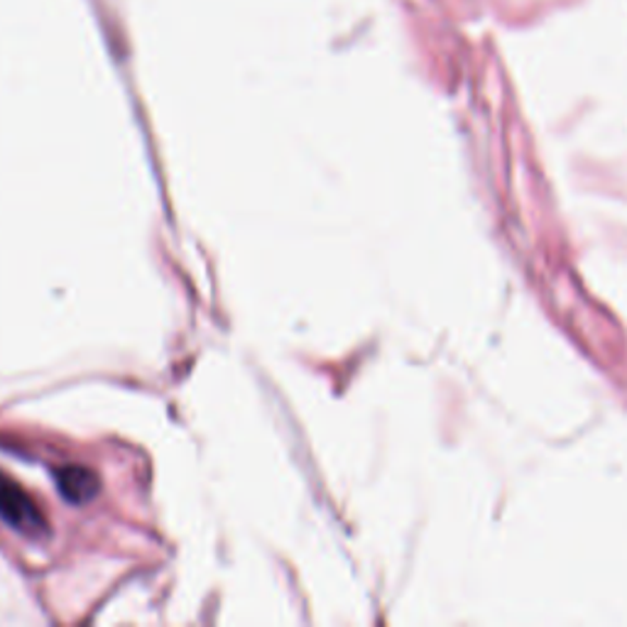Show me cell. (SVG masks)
<instances>
[{
	"instance_id": "cell-1",
	"label": "cell",
	"mask_w": 627,
	"mask_h": 627,
	"mask_svg": "<svg viewBox=\"0 0 627 627\" xmlns=\"http://www.w3.org/2000/svg\"><path fill=\"white\" fill-rule=\"evenodd\" d=\"M0 517L21 532H42L47 527L45 515L35 500L15 484V480L0 476Z\"/></svg>"
},
{
	"instance_id": "cell-2",
	"label": "cell",
	"mask_w": 627,
	"mask_h": 627,
	"mask_svg": "<svg viewBox=\"0 0 627 627\" xmlns=\"http://www.w3.org/2000/svg\"><path fill=\"white\" fill-rule=\"evenodd\" d=\"M57 484H60L62 496L72 503H86V500L96 496L99 490V478L93 471L84 466H64L57 474Z\"/></svg>"
}]
</instances>
